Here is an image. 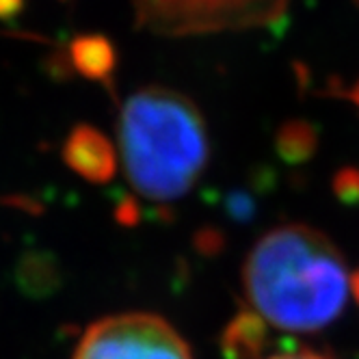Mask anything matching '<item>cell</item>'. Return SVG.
I'll return each instance as SVG.
<instances>
[{
	"label": "cell",
	"instance_id": "4",
	"mask_svg": "<svg viewBox=\"0 0 359 359\" xmlns=\"http://www.w3.org/2000/svg\"><path fill=\"white\" fill-rule=\"evenodd\" d=\"M74 359H193V353L165 318L137 312L93 323Z\"/></svg>",
	"mask_w": 359,
	"mask_h": 359
},
{
	"label": "cell",
	"instance_id": "7",
	"mask_svg": "<svg viewBox=\"0 0 359 359\" xmlns=\"http://www.w3.org/2000/svg\"><path fill=\"white\" fill-rule=\"evenodd\" d=\"M266 359H331L329 355L310 351V348H294V351H284V353H275Z\"/></svg>",
	"mask_w": 359,
	"mask_h": 359
},
{
	"label": "cell",
	"instance_id": "3",
	"mask_svg": "<svg viewBox=\"0 0 359 359\" xmlns=\"http://www.w3.org/2000/svg\"><path fill=\"white\" fill-rule=\"evenodd\" d=\"M292 0H135L139 27L163 37H193L264 29Z\"/></svg>",
	"mask_w": 359,
	"mask_h": 359
},
{
	"label": "cell",
	"instance_id": "1",
	"mask_svg": "<svg viewBox=\"0 0 359 359\" xmlns=\"http://www.w3.org/2000/svg\"><path fill=\"white\" fill-rule=\"evenodd\" d=\"M351 286L340 249L320 229L303 223L273 227L255 241L243 264L251 312L284 331L329 327L344 312Z\"/></svg>",
	"mask_w": 359,
	"mask_h": 359
},
{
	"label": "cell",
	"instance_id": "5",
	"mask_svg": "<svg viewBox=\"0 0 359 359\" xmlns=\"http://www.w3.org/2000/svg\"><path fill=\"white\" fill-rule=\"evenodd\" d=\"M65 161L69 167L93 182H102L113 175L115 158L109 141L87 126L76 128L65 145Z\"/></svg>",
	"mask_w": 359,
	"mask_h": 359
},
{
	"label": "cell",
	"instance_id": "8",
	"mask_svg": "<svg viewBox=\"0 0 359 359\" xmlns=\"http://www.w3.org/2000/svg\"><path fill=\"white\" fill-rule=\"evenodd\" d=\"M353 290H355V297H357V301H359V271L353 275Z\"/></svg>",
	"mask_w": 359,
	"mask_h": 359
},
{
	"label": "cell",
	"instance_id": "2",
	"mask_svg": "<svg viewBox=\"0 0 359 359\" xmlns=\"http://www.w3.org/2000/svg\"><path fill=\"white\" fill-rule=\"evenodd\" d=\"M119 149L133 191L171 203L193 191L210 161L208 126L195 102L169 87H143L119 111Z\"/></svg>",
	"mask_w": 359,
	"mask_h": 359
},
{
	"label": "cell",
	"instance_id": "6",
	"mask_svg": "<svg viewBox=\"0 0 359 359\" xmlns=\"http://www.w3.org/2000/svg\"><path fill=\"white\" fill-rule=\"evenodd\" d=\"M269 344V327L255 312H241L223 331L225 359H262Z\"/></svg>",
	"mask_w": 359,
	"mask_h": 359
}]
</instances>
